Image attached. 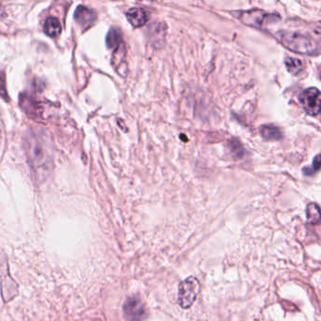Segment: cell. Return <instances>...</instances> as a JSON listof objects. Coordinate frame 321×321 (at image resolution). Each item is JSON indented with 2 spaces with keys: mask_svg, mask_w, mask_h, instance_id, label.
I'll use <instances>...</instances> for the list:
<instances>
[{
  "mask_svg": "<svg viewBox=\"0 0 321 321\" xmlns=\"http://www.w3.org/2000/svg\"><path fill=\"white\" fill-rule=\"evenodd\" d=\"M28 164L38 181L44 180L52 171L53 154L50 138L40 128L30 129L24 139Z\"/></svg>",
  "mask_w": 321,
  "mask_h": 321,
  "instance_id": "cell-1",
  "label": "cell"
},
{
  "mask_svg": "<svg viewBox=\"0 0 321 321\" xmlns=\"http://www.w3.org/2000/svg\"><path fill=\"white\" fill-rule=\"evenodd\" d=\"M106 44L110 49H113L112 64L116 72L125 77L127 72L126 64V50L122 39V34L117 28H111L106 36Z\"/></svg>",
  "mask_w": 321,
  "mask_h": 321,
  "instance_id": "cell-2",
  "label": "cell"
},
{
  "mask_svg": "<svg viewBox=\"0 0 321 321\" xmlns=\"http://www.w3.org/2000/svg\"><path fill=\"white\" fill-rule=\"evenodd\" d=\"M279 40L289 50L301 54H314L318 51L317 42L298 31H283L279 34Z\"/></svg>",
  "mask_w": 321,
  "mask_h": 321,
  "instance_id": "cell-3",
  "label": "cell"
},
{
  "mask_svg": "<svg viewBox=\"0 0 321 321\" xmlns=\"http://www.w3.org/2000/svg\"><path fill=\"white\" fill-rule=\"evenodd\" d=\"M235 16L245 25L257 28H264L279 18L275 14H266L265 12L259 10L244 11L235 13Z\"/></svg>",
  "mask_w": 321,
  "mask_h": 321,
  "instance_id": "cell-4",
  "label": "cell"
},
{
  "mask_svg": "<svg viewBox=\"0 0 321 321\" xmlns=\"http://www.w3.org/2000/svg\"><path fill=\"white\" fill-rule=\"evenodd\" d=\"M199 292V281L195 277H189L180 282L178 303L183 309L191 307Z\"/></svg>",
  "mask_w": 321,
  "mask_h": 321,
  "instance_id": "cell-5",
  "label": "cell"
},
{
  "mask_svg": "<svg viewBox=\"0 0 321 321\" xmlns=\"http://www.w3.org/2000/svg\"><path fill=\"white\" fill-rule=\"evenodd\" d=\"M300 102L310 115L321 113V92L316 88H309L300 95Z\"/></svg>",
  "mask_w": 321,
  "mask_h": 321,
  "instance_id": "cell-6",
  "label": "cell"
},
{
  "mask_svg": "<svg viewBox=\"0 0 321 321\" xmlns=\"http://www.w3.org/2000/svg\"><path fill=\"white\" fill-rule=\"evenodd\" d=\"M123 311L128 321H143L146 318L144 303L138 297H131L126 301Z\"/></svg>",
  "mask_w": 321,
  "mask_h": 321,
  "instance_id": "cell-7",
  "label": "cell"
},
{
  "mask_svg": "<svg viewBox=\"0 0 321 321\" xmlns=\"http://www.w3.org/2000/svg\"><path fill=\"white\" fill-rule=\"evenodd\" d=\"M96 18V14L91 9L85 6H79L75 13V19L83 29H88L91 27Z\"/></svg>",
  "mask_w": 321,
  "mask_h": 321,
  "instance_id": "cell-8",
  "label": "cell"
},
{
  "mask_svg": "<svg viewBox=\"0 0 321 321\" xmlns=\"http://www.w3.org/2000/svg\"><path fill=\"white\" fill-rule=\"evenodd\" d=\"M127 19L132 26L140 27L144 26L148 21V15L144 9L142 8H132L129 10L126 14Z\"/></svg>",
  "mask_w": 321,
  "mask_h": 321,
  "instance_id": "cell-9",
  "label": "cell"
},
{
  "mask_svg": "<svg viewBox=\"0 0 321 321\" xmlns=\"http://www.w3.org/2000/svg\"><path fill=\"white\" fill-rule=\"evenodd\" d=\"M44 32L52 38L57 37L61 33V26L57 18L48 17L44 23Z\"/></svg>",
  "mask_w": 321,
  "mask_h": 321,
  "instance_id": "cell-10",
  "label": "cell"
},
{
  "mask_svg": "<svg viewBox=\"0 0 321 321\" xmlns=\"http://www.w3.org/2000/svg\"><path fill=\"white\" fill-rule=\"evenodd\" d=\"M307 222L310 225H321V211L317 203H309L306 209Z\"/></svg>",
  "mask_w": 321,
  "mask_h": 321,
  "instance_id": "cell-11",
  "label": "cell"
},
{
  "mask_svg": "<svg viewBox=\"0 0 321 321\" xmlns=\"http://www.w3.org/2000/svg\"><path fill=\"white\" fill-rule=\"evenodd\" d=\"M260 132L262 137L268 140H279L283 137L281 130L273 125H263Z\"/></svg>",
  "mask_w": 321,
  "mask_h": 321,
  "instance_id": "cell-12",
  "label": "cell"
},
{
  "mask_svg": "<svg viewBox=\"0 0 321 321\" xmlns=\"http://www.w3.org/2000/svg\"><path fill=\"white\" fill-rule=\"evenodd\" d=\"M284 63L288 72H290L292 75H298L303 69V62L301 60L295 58H286Z\"/></svg>",
  "mask_w": 321,
  "mask_h": 321,
  "instance_id": "cell-13",
  "label": "cell"
},
{
  "mask_svg": "<svg viewBox=\"0 0 321 321\" xmlns=\"http://www.w3.org/2000/svg\"><path fill=\"white\" fill-rule=\"evenodd\" d=\"M321 169V155H319L315 158L313 165L311 168H305L303 169V173L306 175H312V174L319 172Z\"/></svg>",
  "mask_w": 321,
  "mask_h": 321,
  "instance_id": "cell-14",
  "label": "cell"
},
{
  "mask_svg": "<svg viewBox=\"0 0 321 321\" xmlns=\"http://www.w3.org/2000/svg\"><path fill=\"white\" fill-rule=\"evenodd\" d=\"M0 96L6 100L9 98L6 90V78L4 72H0Z\"/></svg>",
  "mask_w": 321,
  "mask_h": 321,
  "instance_id": "cell-15",
  "label": "cell"
},
{
  "mask_svg": "<svg viewBox=\"0 0 321 321\" xmlns=\"http://www.w3.org/2000/svg\"><path fill=\"white\" fill-rule=\"evenodd\" d=\"M240 146H241V143L238 142L236 140H233L231 142H230L231 151L236 157H241L243 155V152L242 151H239V149H238V147H240Z\"/></svg>",
  "mask_w": 321,
  "mask_h": 321,
  "instance_id": "cell-16",
  "label": "cell"
}]
</instances>
